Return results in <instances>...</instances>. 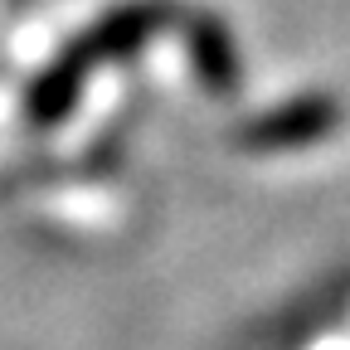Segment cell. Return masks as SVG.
Here are the masks:
<instances>
[{"instance_id": "cell-1", "label": "cell", "mask_w": 350, "mask_h": 350, "mask_svg": "<svg viewBox=\"0 0 350 350\" xmlns=\"http://www.w3.org/2000/svg\"><path fill=\"white\" fill-rule=\"evenodd\" d=\"M175 10L170 5H156V0H146V5H126V10H112L107 20H98L93 29H88L78 44H68V49L54 59V68L44 73L34 88H29V122H59L73 98H78V88L88 78V68L103 64V59H122L131 49H142V39H151L156 25H165Z\"/></svg>"}, {"instance_id": "cell-3", "label": "cell", "mask_w": 350, "mask_h": 350, "mask_svg": "<svg viewBox=\"0 0 350 350\" xmlns=\"http://www.w3.org/2000/svg\"><path fill=\"white\" fill-rule=\"evenodd\" d=\"M190 59H195V73L204 78L209 93L229 98L239 88V49H234L229 29L214 15H195L190 20Z\"/></svg>"}, {"instance_id": "cell-2", "label": "cell", "mask_w": 350, "mask_h": 350, "mask_svg": "<svg viewBox=\"0 0 350 350\" xmlns=\"http://www.w3.org/2000/svg\"><path fill=\"white\" fill-rule=\"evenodd\" d=\"M336 126H340L336 98L306 93V98H292V103H282V107H273V112L253 117V122L239 131V142L253 146V151H287V146H312V142L331 137Z\"/></svg>"}]
</instances>
